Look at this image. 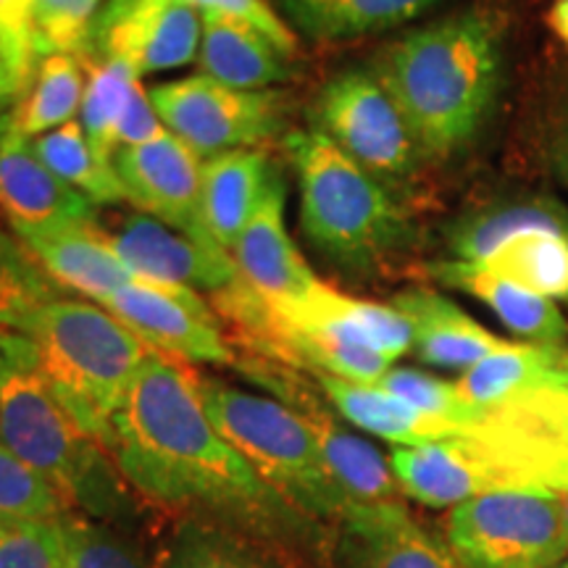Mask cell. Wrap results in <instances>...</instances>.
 <instances>
[{
  "label": "cell",
  "mask_w": 568,
  "mask_h": 568,
  "mask_svg": "<svg viewBox=\"0 0 568 568\" xmlns=\"http://www.w3.org/2000/svg\"><path fill=\"white\" fill-rule=\"evenodd\" d=\"M119 258L134 276L213 297L237 284L240 268L224 247L201 243L145 213H130L111 232Z\"/></svg>",
  "instance_id": "cell-17"
},
{
  "label": "cell",
  "mask_w": 568,
  "mask_h": 568,
  "mask_svg": "<svg viewBox=\"0 0 568 568\" xmlns=\"http://www.w3.org/2000/svg\"><path fill=\"white\" fill-rule=\"evenodd\" d=\"M34 153L51 172L95 205L126 203L116 166L92 148L80 119L32 140Z\"/></svg>",
  "instance_id": "cell-32"
},
{
  "label": "cell",
  "mask_w": 568,
  "mask_h": 568,
  "mask_svg": "<svg viewBox=\"0 0 568 568\" xmlns=\"http://www.w3.org/2000/svg\"><path fill=\"white\" fill-rule=\"evenodd\" d=\"M301 193V230L339 272L372 276L403 258L416 226L393 190L347 159L314 126L282 140Z\"/></svg>",
  "instance_id": "cell-5"
},
{
  "label": "cell",
  "mask_w": 568,
  "mask_h": 568,
  "mask_svg": "<svg viewBox=\"0 0 568 568\" xmlns=\"http://www.w3.org/2000/svg\"><path fill=\"white\" fill-rule=\"evenodd\" d=\"M276 169L264 151H226L201 159L203 219L219 247L232 255Z\"/></svg>",
  "instance_id": "cell-25"
},
{
  "label": "cell",
  "mask_w": 568,
  "mask_h": 568,
  "mask_svg": "<svg viewBox=\"0 0 568 568\" xmlns=\"http://www.w3.org/2000/svg\"><path fill=\"white\" fill-rule=\"evenodd\" d=\"M88 71L80 55L55 53L38 63L34 80L13 109L9 130L21 138L38 140L42 134L77 122L82 111Z\"/></svg>",
  "instance_id": "cell-30"
},
{
  "label": "cell",
  "mask_w": 568,
  "mask_h": 568,
  "mask_svg": "<svg viewBox=\"0 0 568 568\" xmlns=\"http://www.w3.org/2000/svg\"><path fill=\"white\" fill-rule=\"evenodd\" d=\"M368 69L403 111L429 163L464 153L493 116L503 82V19L468 6L403 32Z\"/></svg>",
  "instance_id": "cell-2"
},
{
  "label": "cell",
  "mask_w": 568,
  "mask_h": 568,
  "mask_svg": "<svg viewBox=\"0 0 568 568\" xmlns=\"http://www.w3.org/2000/svg\"><path fill=\"white\" fill-rule=\"evenodd\" d=\"M63 514L61 495L0 443V521H53Z\"/></svg>",
  "instance_id": "cell-38"
},
{
  "label": "cell",
  "mask_w": 568,
  "mask_h": 568,
  "mask_svg": "<svg viewBox=\"0 0 568 568\" xmlns=\"http://www.w3.org/2000/svg\"><path fill=\"white\" fill-rule=\"evenodd\" d=\"M203 13L184 0H105L82 59L116 61L134 74H161L197 59Z\"/></svg>",
  "instance_id": "cell-14"
},
{
  "label": "cell",
  "mask_w": 568,
  "mask_h": 568,
  "mask_svg": "<svg viewBox=\"0 0 568 568\" xmlns=\"http://www.w3.org/2000/svg\"><path fill=\"white\" fill-rule=\"evenodd\" d=\"M297 38L335 45L393 32L445 0H272Z\"/></svg>",
  "instance_id": "cell-27"
},
{
  "label": "cell",
  "mask_w": 568,
  "mask_h": 568,
  "mask_svg": "<svg viewBox=\"0 0 568 568\" xmlns=\"http://www.w3.org/2000/svg\"><path fill=\"white\" fill-rule=\"evenodd\" d=\"M126 203L145 216L201 243L216 245L203 219L201 203V155L172 132L145 145L122 148L113 155Z\"/></svg>",
  "instance_id": "cell-15"
},
{
  "label": "cell",
  "mask_w": 568,
  "mask_h": 568,
  "mask_svg": "<svg viewBox=\"0 0 568 568\" xmlns=\"http://www.w3.org/2000/svg\"><path fill=\"white\" fill-rule=\"evenodd\" d=\"M0 443L51 485L69 510L132 529L142 497L48 385L30 337L0 329Z\"/></svg>",
  "instance_id": "cell-4"
},
{
  "label": "cell",
  "mask_w": 568,
  "mask_h": 568,
  "mask_svg": "<svg viewBox=\"0 0 568 568\" xmlns=\"http://www.w3.org/2000/svg\"><path fill=\"white\" fill-rule=\"evenodd\" d=\"M443 537L460 568H556L568 558L560 497L537 489L460 503L447 510Z\"/></svg>",
  "instance_id": "cell-8"
},
{
  "label": "cell",
  "mask_w": 568,
  "mask_h": 568,
  "mask_svg": "<svg viewBox=\"0 0 568 568\" xmlns=\"http://www.w3.org/2000/svg\"><path fill=\"white\" fill-rule=\"evenodd\" d=\"M197 393L226 443L290 506L329 529L355 506L326 466L316 439L287 406L203 372H197Z\"/></svg>",
  "instance_id": "cell-7"
},
{
  "label": "cell",
  "mask_w": 568,
  "mask_h": 568,
  "mask_svg": "<svg viewBox=\"0 0 568 568\" xmlns=\"http://www.w3.org/2000/svg\"><path fill=\"white\" fill-rule=\"evenodd\" d=\"M468 432L521 489L568 493V385L531 389L495 408H481Z\"/></svg>",
  "instance_id": "cell-12"
},
{
  "label": "cell",
  "mask_w": 568,
  "mask_h": 568,
  "mask_svg": "<svg viewBox=\"0 0 568 568\" xmlns=\"http://www.w3.org/2000/svg\"><path fill=\"white\" fill-rule=\"evenodd\" d=\"M556 568H568V558H566V560H564V564H558V566H556Z\"/></svg>",
  "instance_id": "cell-49"
},
{
  "label": "cell",
  "mask_w": 568,
  "mask_h": 568,
  "mask_svg": "<svg viewBox=\"0 0 568 568\" xmlns=\"http://www.w3.org/2000/svg\"><path fill=\"white\" fill-rule=\"evenodd\" d=\"M424 272L439 287L458 290V293H466L474 301L485 303L500 318V324L508 332H514L521 343L552 347L568 345L566 316L560 314L558 303L548 301V297L529 293V290L503 280V276H497L485 266L458 258L432 261V264L424 266Z\"/></svg>",
  "instance_id": "cell-23"
},
{
  "label": "cell",
  "mask_w": 568,
  "mask_h": 568,
  "mask_svg": "<svg viewBox=\"0 0 568 568\" xmlns=\"http://www.w3.org/2000/svg\"><path fill=\"white\" fill-rule=\"evenodd\" d=\"M0 213L11 232L59 222H90L98 219V205L59 180L40 155L32 140L9 130L0 138Z\"/></svg>",
  "instance_id": "cell-21"
},
{
  "label": "cell",
  "mask_w": 568,
  "mask_h": 568,
  "mask_svg": "<svg viewBox=\"0 0 568 568\" xmlns=\"http://www.w3.org/2000/svg\"><path fill=\"white\" fill-rule=\"evenodd\" d=\"M0 42L27 95L40 63L34 51V0H0Z\"/></svg>",
  "instance_id": "cell-41"
},
{
  "label": "cell",
  "mask_w": 568,
  "mask_h": 568,
  "mask_svg": "<svg viewBox=\"0 0 568 568\" xmlns=\"http://www.w3.org/2000/svg\"><path fill=\"white\" fill-rule=\"evenodd\" d=\"M326 400L335 406L339 416L355 429L366 435L385 439L395 447H414L426 443H443V439L468 437L466 429L456 424L439 422L416 410L400 397L385 393L376 385H358V382L337 379L326 374H308Z\"/></svg>",
  "instance_id": "cell-26"
},
{
  "label": "cell",
  "mask_w": 568,
  "mask_h": 568,
  "mask_svg": "<svg viewBox=\"0 0 568 568\" xmlns=\"http://www.w3.org/2000/svg\"><path fill=\"white\" fill-rule=\"evenodd\" d=\"M314 130L385 187L414 180L426 155L385 84L368 63L332 74L314 101Z\"/></svg>",
  "instance_id": "cell-10"
},
{
  "label": "cell",
  "mask_w": 568,
  "mask_h": 568,
  "mask_svg": "<svg viewBox=\"0 0 568 568\" xmlns=\"http://www.w3.org/2000/svg\"><path fill=\"white\" fill-rule=\"evenodd\" d=\"M247 382L261 387L268 397L280 400L316 439L318 450L335 474L337 485L355 506H379V503H400V493L389 458L366 437L355 435L335 406L305 372L276 364L268 358L237 353L234 366Z\"/></svg>",
  "instance_id": "cell-11"
},
{
  "label": "cell",
  "mask_w": 568,
  "mask_h": 568,
  "mask_svg": "<svg viewBox=\"0 0 568 568\" xmlns=\"http://www.w3.org/2000/svg\"><path fill=\"white\" fill-rule=\"evenodd\" d=\"M13 234L67 295L101 303L113 290L134 280L113 247L111 232L103 230L98 219L32 226Z\"/></svg>",
  "instance_id": "cell-19"
},
{
  "label": "cell",
  "mask_w": 568,
  "mask_h": 568,
  "mask_svg": "<svg viewBox=\"0 0 568 568\" xmlns=\"http://www.w3.org/2000/svg\"><path fill=\"white\" fill-rule=\"evenodd\" d=\"M166 568H297L280 552L216 524L180 518L169 539Z\"/></svg>",
  "instance_id": "cell-33"
},
{
  "label": "cell",
  "mask_w": 568,
  "mask_h": 568,
  "mask_svg": "<svg viewBox=\"0 0 568 568\" xmlns=\"http://www.w3.org/2000/svg\"><path fill=\"white\" fill-rule=\"evenodd\" d=\"M389 303L408 318L414 332L410 353H416V358L426 366L466 372L508 343L435 287L400 290Z\"/></svg>",
  "instance_id": "cell-22"
},
{
  "label": "cell",
  "mask_w": 568,
  "mask_h": 568,
  "mask_svg": "<svg viewBox=\"0 0 568 568\" xmlns=\"http://www.w3.org/2000/svg\"><path fill=\"white\" fill-rule=\"evenodd\" d=\"M209 303L234 351L305 374L376 385L414 351L408 318L393 303L345 295L324 280L290 301H268L240 280Z\"/></svg>",
  "instance_id": "cell-3"
},
{
  "label": "cell",
  "mask_w": 568,
  "mask_h": 568,
  "mask_svg": "<svg viewBox=\"0 0 568 568\" xmlns=\"http://www.w3.org/2000/svg\"><path fill=\"white\" fill-rule=\"evenodd\" d=\"M111 458L142 503L216 524L297 568H329L332 529L274 493L222 437L197 393V366L151 353L113 418Z\"/></svg>",
  "instance_id": "cell-1"
},
{
  "label": "cell",
  "mask_w": 568,
  "mask_h": 568,
  "mask_svg": "<svg viewBox=\"0 0 568 568\" xmlns=\"http://www.w3.org/2000/svg\"><path fill=\"white\" fill-rule=\"evenodd\" d=\"M82 63L88 71V84H84L80 122L92 148L105 161L113 163V155L119 153V126H122L126 105H130L132 90L140 82V77L116 61L82 59Z\"/></svg>",
  "instance_id": "cell-35"
},
{
  "label": "cell",
  "mask_w": 568,
  "mask_h": 568,
  "mask_svg": "<svg viewBox=\"0 0 568 568\" xmlns=\"http://www.w3.org/2000/svg\"><path fill=\"white\" fill-rule=\"evenodd\" d=\"M0 568H63L61 518L0 521Z\"/></svg>",
  "instance_id": "cell-40"
},
{
  "label": "cell",
  "mask_w": 568,
  "mask_h": 568,
  "mask_svg": "<svg viewBox=\"0 0 568 568\" xmlns=\"http://www.w3.org/2000/svg\"><path fill=\"white\" fill-rule=\"evenodd\" d=\"M564 361H566V368H568V345H566V351H564Z\"/></svg>",
  "instance_id": "cell-48"
},
{
  "label": "cell",
  "mask_w": 568,
  "mask_h": 568,
  "mask_svg": "<svg viewBox=\"0 0 568 568\" xmlns=\"http://www.w3.org/2000/svg\"><path fill=\"white\" fill-rule=\"evenodd\" d=\"M389 466L408 500L426 508H456L489 493L521 489L518 481L471 437L393 447Z\"/></svg>",
  "instance_id": "cell-18"
},
{
  "label": "cell",
  "mask_w": 568,
  "mask_h": 568,
  "mask_svg": "<svg viewBox=\"0 0 568 568\" xmlns=\"http://www.w3.org/2000/svg\"><path fill=\"white\" fill-rule=\"evenodd\" d=\"M284 203H287V187L282 174L274 172L261 205L232 247L240 276L268 301L301 297L322 282L287 234Z\"/></svg>",
  "instance_id": "cell-20"
},
{
  "label": "cell",
  "mask_w": 568,
  "mask_h": 568,
  "mask_svg": "<svg viewBox=\"0 0 568 568\" xmlns=\"http://www.w3.org/2000/svg\"><path fill=\"white\" fill-rule=\"evenodd\" d=\"M376 387L400 397L403 403H408V406H414L426 416L456 424L466 432H471L481 422V414H485L481 408L464 400L456 382L439 379V376L418 372V368L389 366V372L376 382Z\"/></svg>",
  "instance_id": "cell-37"
},
{
  "label": "cell",
  "mask_w": 568,
  "mask_h": 568,
  "mask_svg": "<svg viewBox=\"0 0 568 568\" xmlns=\"http://www.w3.org/2000/svg\"><path fill=\"white\" fill-rule=\"evenodd\" d=\"M169 130L163 126L159 111L151 101V90L142 84V80L134 84L130 105H126V113L122 119V126H119V151L122 148H134V145H145L161 134H166Z\"/></svg>",
  "instance_id": "cell-43"
},
{
  "label": "cell",
  "mask_w": 568,
  "mask_h": 568,
  "mask_svg": "<svg viewBox=\"0 0 568 568\" xmlns=\"http://www.w3.org/2000/svg\"><path fill=\"white\" fill-rule=\"evenodd\" d=\"M293 55L251 21L203 13L197 74L237 90H276L293 80Z\"/></svg>",
  "instance_id": "cell-24"
},
{
  "label": "cell",
  "mask_w": 568,
  "mask_h": 568,
  "mask_svg": "<svg viewBox=\"0 0 568 568\" xmlns=\"http://www.w3.org/2000/svg\"><path fill=\"white\" fill-rule=\"evenodd\" d=\"M105 0H34V51L38 59L55 53L82 55L92 19Z\"/></svg>",
  "instance_id": "cell-39"
},
{
  "label": "cell",
  "mask_w": 568,
  "mask_h": 568,
  "mask_svg": "<svg viewBox=\"0 0 568 568\" xmlns=\"http://www.w3.org/2000/svg\"><path fill=\"white\" fill-rule=\"evenodd\" d=\"M59 297L67 293L42 272L17 234L0 226V329L21 332L38 311Z\"/></svg>",
  "instance_id": "cell-36"
},
{
  "label": "cell",
  "mask_w": 568,
  "mask_h": 568,
  "mask_svg": "<svg viewBox=\"0 0 568 568\" xmlns=\"http://www.w3.org/2000/svg\"><path fill=\"white\" fill-rule=\"evenodd\" d=\"M560 497V508H564V518H566V531H568V493L558 495Z\"/></svg>",
  "instance_id": "cell-47"
},
{
  "label": "cell",
  "mask_w": 568,
  "mask_h": 568,
  "mask_svg": "<svg viewBox=\"0 0 568 568\" xmlns=\"http://www.w3.org/2000/svg\"><path fill=\"white\" fill-rule=\"evenodd\" d=\"M479 266L552 303H568V232H521L506 240Z\"/></svg>",
  "instance_id": "cell-31"
},
{
  "label": "cell",
  "mask_w": 568,
  "mask_h": 568,
  "mask_svg": "<svg viewBox=\"0 0 568 568\" xmlns=\"http://www.w3.org/2000/svg\"><path fill=\"white\" fill-rule=\"evenodd\" d=\"M21 335L38 345L42 374L61 406L109 453L113 418L151 347L103 305L69 295L38 311Z\"/></svg>",
  "instance_id": "cell-6"
},
{
  "label": "cell",
  "mask_w": 568,
  "mask_h": 568,
  "mask_svg": "<svg viewBox=\"0 0 568 568\" xmlns=\"http://www.w3.org/2000/svg\"><path fill=\"white\" fill-rule=\"evenodd\" d=\"M564 351L566 347L521 343V339L506 343L460 372L456 387L471 406L495 408L531 389L568 385Z\"/></svg>",
  "instance_id": "cell-28"
},
{
  "label": "cell",
  "mask_w": 568,
  "mask_h": 568,
  "mask_svg": "<svg viewBox=\"0 0 568 568\" xmlns=\"http://www.w3.org/2000/svg\"><path fill=\"white\" fill-rule=\"evenodd\" d=\"M545 27L568 53V0H552L545 11Z\"/></svg>",
  "instance_id": "cell-46"
},
{
  "label": "cell",
  "mask_w": 568,
  "mask_h": 568,
  "mask_svg": "<svg viewBox=\"0 0 568 568\" xmlns=\"http://www.w3.org/2000/svg\"><path fill=\"white\" fill-rule=\"evenodd\" d=\"M184 3H190L201 13H226V17L251 21L258 30H264L284 53L301 59V38L274 9L272 0H184Z\"/></svg>",
  "instance_id": "cell-42"
},
{
  "label": "cell",
  "mask_w": 568,
  "mask_h": 568,
  "mask_svg": "<svg viewBox=\"0 0 568 568\" xmlns=\"http://www.w3.org/2000/svg\"><path fill=\"white\" fill-rule=\"evenodd\" d=\"M329 568H460L439 531L406 500L353 506L332 527Z\"/></svg>",
  "instance_id": "cell-16"
},
{
  "label": "cell",
  "mask_w": 568,
  "mask_h": 568,
  "mask_svg": "<svg viewBox=\"0 0 568 568\" xmlns=\"http://www.w3.org/2000/svg\"><path fill=\"white\" fill-rule=\"evenodd\" d=\"M151 351L187 366H234L237 351L209 297L134 276L101 303Z\"/></svg>",
  "instance_id": "cell-13"
},
{
  "label": "cell",
  "mask_w": 568,
  "mask_h": 568,
  "mask_svg": "<svg viewBox=\"0 0 568 568\" xmlns=\"http://www.w3.org/2000/svg\"><path fill=\"white\" fill-rule=\"evenodd\" d=\"M61 531L63 568H166L130 527L69 510L61 516Z\"/></svg>",
  "instance_id": "cell-34"
},
{
  "label": "cell",
  "mask_w": 568,
  "mask_h": 568,
  "mask_svg": "<svg viewBox=\"0 0 568 568\" xmlns=\"http://www.w3.org/2000/svg\"><path fill=\"white\" fill-rule=\"evenodd\" d=\"M21 98H24V90L13 74V67L9 55L3 51V42H0V138L9 132L13 109H17Z\"/></svg>",
  "instance_id": "cell-44"
},
{
  "label": "cell",
  "mask_w": 568,
  "mask_h": 568,
  "mask_svg": "<svg viewBox=\"0 0 568 568\" xmlns=\"http://www.w3.org/2000/svg\"><path fill=\"white\" fill-rule=\"evenodd\" d=\"M151 101L163 126L201 159L226 151H264L290 132L293 101L282 88L237 90L190 74L151 88Z\"/></svg>",
  "instance_id": "cell-9"
},
{
  "label": "cell",
  "mask_w": 568,
  "mask_h": 568,
  "mask_svg": "<svg viewBox=\"0 0 568 568\" xmlns=\"http://www.w3.org/2000/svg\"><path fill=\"white\" fill-rule=\"evenodd\" d=\"M550 169L556 180L568 190V98L550 138Z\"/></svg>",
  "instance_id": "cell-45"
},
{
  "label": "cell",
  "mask_w": 568,
  "mask_h": 568,
  "mask_svg": "<svg viewBox=\"0 0 568 568\" xmlns=\"http://www.w3.org/2000/svg\"><path fill=\"white\" fill-rule=\"evenodd\" d=\"M529 230L568 232V209L548 195H521L464 213L447 226L453 258L481 264L506 240Z\"/></svg>",
  "instance_id": "cell-29"
}]
</instances>
